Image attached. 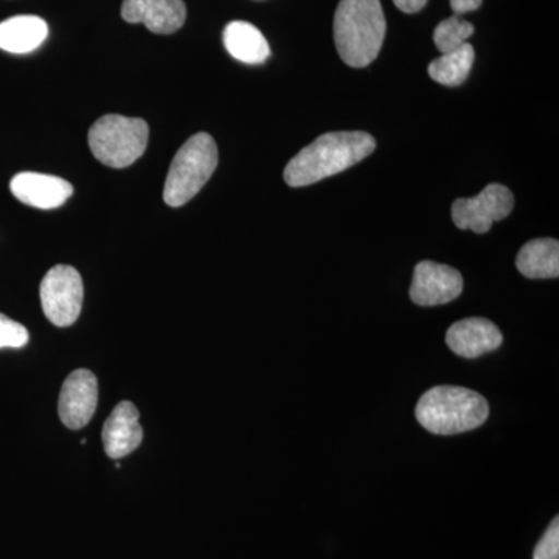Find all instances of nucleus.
<instances>
[{
    "mask_svg": "<svg viewBox=\"0 0 559 559\" xmlns=\"http://www.w3.org/2000/svg\"><path fill=\"white\" fill-rule=\"evenodd\" d=\"M377 148L373 135L362 131L326 132L305 146L285 168L289 187H307L352 168Z\"/></svg>",
    "mask_w": 559,
    "mask_h": 559,
    "instance_id": "obj_1",
    "label": "nucleus"
},
{
    "mask_svg": "<svg viewBox=\"0 0 559 559\" xmlns=\"http://www.w3.org/2000/svg\"><path fill=\"white\" fill-rule=\"evenodd\" d=\"M385 31L380 0H341L334 14V43L349 68H366L377 60Z\"/></svg>",
    "mask_w": 559,
    "mask_h": 559,
    "instance_id": "obj_2",
    "label": "nucleus"
},
{
    "mask_svg": "<svg viewBox=\"0 0 559 559\" xmlns=\"http://www.w3.org/2000/svg\"><path fill=\"white\" fill-rule=\"evenodd\" d=\"M488 401L474 390L437 385L419 399L415 417L419 425L437 436H457L477 429L487 421Z\"/></svg>",
    "mask_w": 559,
    "mask_h": 559,
    "instance_id": "obj_3",
    "label": "nucleus"
},
{
    "mask_svg": "<svg viewBox=\"0 0 559 559\" xmlns=\"http://www.w3.org/2000/svg\"><path fill=\"white\" fill-rule=\"evenodd\" d=\"M218 167V148L207 132L191 135L171 162L164 187V201L170 207H182L193 200Z\"/></svg>",
    "mask_w": 559,
    "mask_h": 559,
    "instance_id": "obj_4",
    "label": "nucleus"
},
{
    "mask_svg": "<svg viewBox=\"0 0 559 559\" xmlns=\"http://www.w3.org/2000/svg\"><path fill=\"white\" fill-rule=\"evenodd\" d=\"M148 123L132 117H102L92 124L90 146L95 159L110 168H127L143 156L148 145Z\"/></svg>",
    "mask_w": 559,
    "mask_h": 559,
    "instance_id": "obj_5",
    "label": "nucleus"
},
{
    "mask_svg": "<svg viewBox=\"0 0 559 559\" xmlns=\"http://www.w3.org/2000/svg\"><path fill=\"white\" fill-rule=\"evenodd\" d=\"M44 314L53 325H73L83 308V278L75 267L58 264L47 272L39 286Z\"/></svg>",
    "mask_w": 559,
    "mask_h": 559,
    "instance_id": "obj_6",
    "label": "nucleus"
},
{
    "mask_svg": "<svg viewBox=\"0 0 559 559\" xmlns=\"http://www.w3.org/2000/svg\"><path fill=\"white\" fill-rule=\"evenodd\" d=\"M514 207L510 189L489 183L477 197L462 198L452 204V221L462 230L487 234L496 221L507 218Z\"/></svg>",
    "mask_w": 559,
    "mask_h": 559,
    "instance_id": "obj_7",
    "label": "nucleus"
},
{
    "mask_svg": "<svg viewBox=\"0 0 559 559\" xmlns=\"http://www.w3.org/2000/svg\"><path fill=\"white\" fill-rule=\"evenodd\" d=\"M463 290L462 274L447 264L421 261L414 272L411 299L418 307H437L457 299Z\"/></svg>",
    "mask_w": 559,
    "mask_h": 559,
    "instance_id": "obj_8",
    "label": "nucleus"
},
{
    "mask_svg": "<svg viewBox=\"0 0 559 559\" xmlns=\"http://www.w3.org/2000/svg\"><path fill=\"white\" fill-rule=\"evenodd\" d=\"M98 404V381L90 370L70 373L61 389L58 412L62 425L72 430L83 429L94 417Z\"/></svg>",
    "mask_w": 559,
    "mask_h": 559,
    "instance_id": "obj_9",
    "label": "nucleus"
},
{
    "mask_svg": "<svg viewBox=\"0 0 559 559\" xmlns=\"http://www.w3.org/2000/svg\"><path fill=\"white\" fill-rule=\"evenodd\" d=\"M121 17L156 35H171L186 24L187 7L183 0H123Z\"/></svg>",
    "mask_w": 559,
    "mask_h": 559,
    "instance_id": "obj_10",
    "label": "nucleus"
},
{
    "mask_svg": "<svg viewBox=\"0 0 559 559\" xmlns=\"http://www.w3.org/2000/svg\"><path fill=\"white\" fill-rule=\"evenodd\" d=\"M10 190L22 204L40 210L61 207L73 193L72 183L68 180L32 171L14 176Z\"/></svg>",
    "mask_w": 559,
    "mask_h": 559,
    "instance_id": "obj_11",
    "label": "nucleus"
},
{
    "mask_svg": "<svg viewBox=\"0 0 559 559\" xmlns=\"http://www.w3.org/2000/svg\"><path fill=\"white\" fill-rule=\"evenodd\" d=\"M503 336L491 320L463 319L448 330L447 344L452 353L466 359H476L495 352L502 345Z\"/></svg>",
    "mask_w": 559,
    "mask_h": 559,
    "instance_id": "obj_12",
    "label": "nucleus"
},
{
    "mask_svg": "<svg viewBox=\"0 0 559 559\" xmlns=\"http://www.w3.org/2000/svg\"><path fill=\"white\" fill-rule=\"evenodd\" d=\"M102 440L106 454L114 460L127 457L138 450L143 440L138 407L130 401H121L106 419Z\"/></svg>",
    "mask_w": 559,
    "mask_h": 559,
    "instance_id": "obj_13",
    "label": "nucleus"
},
{
    "mask_svg": "<svg viewBox=\"0 0 559 559\" xmlns=\"http://www.w3.org/2000/svg\"><path fill=\"white\" fill-rule=\"evenodd\" d=\"M49 35L46 21L38 16H14L0 22V49L24 55L38 49Z\"/></svg>",
    "mask_w": 559,
    "mask_h": 559,
    "instance_id": "obj_14",
    "label": "nucleus"
},
{
    "mask_svg": "<svg viewBox=\"0 0 559 559\" xmlns=\"http://www.w3.org/2000/svg\"><path fill=\"white\" fill-rule=\"evenodd\" d=\"M223 39L231 57L246 64H261L270 58V44L263 33L249 22H230L224 31Z\"/></svg>",
    "mask_w": 559,
    "mask_h": 559,
    "instance_id": "obj_15",
    "label": "nucleus"
},
{
    "mask_svg": "<svg viewBox=\"0 0 559 559\" xmlns=\"http://www.w3.org/2000/svg\"><path fill=\"white\" fill-rule=\"evenodd\" d=\"M516 267L527 278H558L559 242L554 238L528 241L518 253Z\"/></svg>",
    "mask_w": 559,
    "mask_h": 559,
    "instance_id": "obj_16",
    "label": "nucleus"
},
{
    "mask_svg": "<svg viewBox=\"0 0 559 559\" xmlns=\"http://www.w3.org/2000/svg\"><path fill=\"white\" fill-rule=\"evenodd\" d=\"M474 58V47L468 43L463 44L459 49L441 53L440 58L430 62L429 76L444 86H460L468 79Z\"/></svg>",
    "mask_w": 559,
    "mask_h": 559,
    "instance_id": "obj_17",
    "label": "nucleus"
},
{
    "mask_svg": "<svg viewBox=\"0 0 559 559\" xmlns=\"http://www.w3.org/2000/svg\"><path fill=\"white\" fill-rule=\"evenodd\" d=\"M474 33V25L468 21H463L460 16L448 17L437 25L433 32V43L440 53H448L468 43Z\"/></svg>",
    "mask_w": 559,
    "mask_h": 559,
    "instance_id": "obj_18",
    "label": "nucleus"
},
{
    "mask_svg": "<svg viewBox=\"0 0 559 559\" xmlns=\"http://www.w3.org/2000/svg\"><path fill=\"white\" fill-rule=\"evenodd\" d=\"M28 331L16 320L0 314V348H22L28 344Z\"/></svg>",
    "mask_w": 559,
    "mask_h": 559,
    "instance_id": "obj_19",
    "label": "nucleus"
},
{
    "mask_svg": "<svg viewBox=\"0 0 559 559\" xmlns=\"http://www.w3.org/2000/svg\"><path fill=\"white\" fill-rule=\"evenodd\" d=\"M533 559H559V520L555 518L533 551Z\"/></svg>",
    "mask_w": 559,
    "mask_h": 559,
    "instance_id": "obj_20",
    "label": "nucleus"
},
{
    "mask_svg": "<svg viewBox=\"0 0 559 559\" xmlns=\"http://www.w3.org/2000/svg\"><path fill=\"white\" fill-rule=\"evenodd\" d=\"M481 0H451V9L454 11L455 16L471 13L480 9Z\"/></svg>",
    "mask_w": 559,
    "mask_h": 559,
    "instance_id": "obj_21",
    "label": "nucleus"
},
{
    "mask_svg": "<svg viewBox=\"0 0 559 559\" xmlns=\"http://www.w3.org/2000/svg\"><path fill=\"white\" fill-rule=\"evenodd\" d=\"M396 9L403 11V13L414 14L425 9L428 0H393Z\"/></svg>",
    "mask_w": 559,
    "mask_h": 559,
    "instance_id": "obj_22",
    "label": "nucleus"
}]
</instances>
